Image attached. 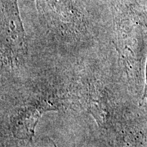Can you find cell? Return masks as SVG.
<instances>
[{"label":"cell","instance_id":"cell-2","mask_svg":"<svg viewBox=\"0 0 147 147\" xmlns=\"http://www.w3.org/2000/svg\"><path fill=\"white\" fill-rule=\"evenodd\" d=\"M51 107L45 102L24 109L15 117L13 120V131L16 136L21 138L34 135V127L42 113L50 110Z\"/></svg>","mask_w":147,"mask_h":147},{"label":"cell","instance_id":"cell-3","mask_svg":"<svg viewBox=\"0 0 147 147\" xmlns=\"http://www.w3.org/2000/svg\"><path fill=\"white\" fill-rule=\"evenodd\" d=\"M147 92V63H146V92ZM145 92V93H146Z\"/></svg>","mask_w":147,"mask_h":147},{"label":"cell","instance_id":"cell-1","mask_svg":"<svg viewBox=\"0 0 147 147\" xmlns=\"http://www.w3.org/2000/svg\"><path fill=\"white\" fill-rule=\"evenodd\" d=\"M2 25L4 34L9 37L11 45L16 48L25 47V32L17 7V0H1Z\"/></svg>","mask_w":147,"mask_h":147}]
</instances>
